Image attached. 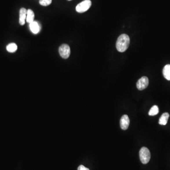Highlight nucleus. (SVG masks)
<instances>
[{
	"instance_id": "10",
	"label": "nucleus",
	"mask_w": 170,
	"mask_h": 170,
	"mask_svg": "<svg viewBox=\"0 0 170 170\" xmlns=\"http://www.w3.org/2000/svg\"><path fill=\"white\" fill-rule=\"evenodd\" d=\"M34 18H35L34 12L31 9H28V10H27V17H26L27 22L30 24L34 21Z\"/></svg>"
},
{
	"instance_id": "8",
	"label": "nucleus",
	"mask_w": 170,
	"mask_h": 170,
	"mask_svg": "<svg viewBox=\"0 0 170 170\" xmlns=\"http://www.w3.org/2000/svg\"><path fill=\"white\" fill-rule=\"evenodd\" d=\"M27 10L25 8H22L19 10V23L21 25L25 24V20L27 17Z\"/></svg>"
},
{
	"instance_id": "5",
	"label": "nucleus",
	"mask_w": 170,
	"mask_h": 170,
	"mask_svg": "<svg viewBox=\"0 0 170 170\" xmlns=\"http://www.w3.org/2000/svg\"><path fill=\"white\" fill-rule=\"evenodd\" d=\"M149 80L147 77L144 76L137 81V87L139 90H143L148 87Z\"/></svg>"
},
{
	"instance_id": "14",
	"label": "nucleus",
	"mask_w": 170,
	"mask_h": 170,
	"mask_svg": "<svg viewBox=\"0 0 170 170\" xmlns=\"http://www.w3.org/2000/svg\"><path fill=\"white\" fill-rule=\"evenodd\" d=\"M52 0H39V3L43 6H47L51 4Z\"/></svg>"
},
{
	"instance_id": "16",
	"label": "nucleus",
	"mask_w": 170,
	"mask_h": 170,
	"mask_svg": "<svg viewBox=\"0 0 170 170\" xmlns=\"http://www.w3.org/2000/svg\"><path fill=\"white\" fill-rule=\"evenodd\" d=\"M68 1H71V0H68Z\"/></svg>"
},
{
	"instance_id": "11",
	"label": "nucleus",
	"mask_w": 170,
	"mask_h": 170,
	"mask_svg": "<svg viewBox=\"0 0 170 170\" xmlns=\"http://www.w3.org/2000/svg\"><path fill=\"white\" fill-rule=\"evenodd\" d=\"M162 73L164 77L168 81H170V64H167L164 66Z\"/></svg>"
},
{
	"instance_id": "1",
	"label": "nucleus",
	"mask_w": 170,
	"mask_h": 170,
	"mask_svg": "<svg viewBox=\"0 0 170 170\" xmlns=\"http://www.w3.org/2000/svg\"><path fill=\"white\" fill-rule=\"evenodd\" d=\"M130 39L128 35L123 34L119 36L116 43L117 50L119 52L126 51L129 46Z\"/></svg>"
},
{
	"instance_id": "6",
	"label": "nucleus",
	"mask_w": 170,
	"mask_h": 170,
	"mask_svg": "<svg viewBox=\"0 0 170 170\" xmlns=\"http://www.w3.org/2000/svg\"><path fill=\"white\" fill-rule=\"evenodd\" d=\"M129 119L127 115H123L120 120V128L123 130H126L129 126Z\"/></svg>"
},
{
	"instance_id": "13",
	"label": "nucleus",
	"mask_w": 170,
	"mask_h": 170,
	"mask_svg": "<svg viewBox=\"0 0 170 170\" xmlns=\"http://www.w3.org/2000/svg\"><path fill=\"white\" fill-rule=\"evenodd\" d=\"M159 113V108L157 105H153L149 111L148 114L150 116H155Z\"/></svg>"
},
{
	"instance_id": "4",
	"label": "nucleus",
	"mask_w": 170,
	"mask_h": 170,
	"mask_svg": "<svg viewBox=\"0 0 170 170\" xmlns=\"http://www.w3.org/2000/svg\"><path fill=\"white\" fill-rule=\"evenodd\" d=\"M60 55L63 59H68L70 54V49L69 45L63 44L60 46L59 49Z\"/></svg>"
},
{
	"instance_id": "3",
	"label": "nucleus",
	"mask_w": 170,
	"mask_h": 170,
	"mask_svg": "<svg viewBox=\"0 0 170 170\" xmlns=\"http://www.w3.org/2000/svg\"><path fill=\"white\" fill-rule=\"evenodd\" d=\"M92 5L90 0H84L79 3L76 7V10L78 13H83L87 11Z\"/></svg>"
},
{
	"instance_id": "2",
	"label": "nucleus",
	"mask_w": 170,
	"mask_h": 170,
	"mask_svg": "<svg viewBox=\"0 0 170 170\" xmlns=\"http://www.w3.org/2000/svg\"><path fill=\"white\" fill-rule=\"evenodd\" d=\"M151 157V153L147 147H142L140 151V158L142 164H147L149 162Z\"/></svg>"
},
{
	"instance_id": "9",
	"label": "nucleus",
	"mask_w": 170,
	"mask_h": 170,
	"mask_svg": "<svg viewBox=\"0 0 170 170\" xmlns=\"http://www.w3.org/2000/svg\"><path fill=\"white\" fill-rule=\"evenodd\" d=\"M169 116V114L168 113H164L162 114L159 120V124L162 125H165L167 123Z\"/></svg>"
},
{
	"instance_id": "15",
	"label": "nucleus",
	"mask_w": 170,
	"mask_h": 170,
	"mask_svg": "<svg viewBox=\"0 0 170 170\" xmlns=\"http://www.w3.org/2000/svg\"><path fill=\"white\" fill-rule=\"evenodd\" d=\"M78 170H89V169L85 167L84 165H81L78 166Z\"/></svg>"
},
{
	"instance_id": "7",
	"label": "nucleus",
	"mask_w": 170,
	"mask_h": 170,
	"mask_svg": "<svg viewBox=\"0 0 170 170\" xmlns=\"http://www.w3.org/2000/svg\"><path fill=\"white\" fill-rule=\"evenodd\" d=\"M30 28L31 32L33 34L39 33L41 30V26L39 22L34 21L30 24Z\"/></svg>"
},
{
	"instance_id": "12",
	"label": "nucleus",
	"mask_w": 170,
	"mask_h": 170,
	"mask_svg": "<svg viewBox=\"0 0 170 170\" xmlns=\"http://www.w3.org/2000/svg\"><path fill=\"white\" fill-rule=\"evenodd\" d=\"M18 47L16 44L15 43H10L7 46L6 49L7 51L10 52H14L16 51Z\"/></svg>"
}]
</instances>
